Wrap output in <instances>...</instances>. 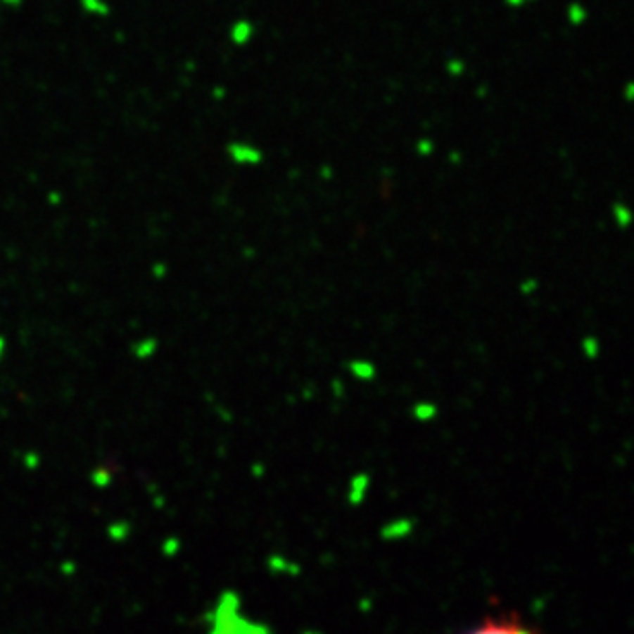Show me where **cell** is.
Masks as SVG:
<instances>
[{
	"mask_svg": "<svg viewBox=\"0 0 634 634\" xmlns=\"http://www.w3.org/2000/svg\"><path fill=\"white\" fill-rule=\"evenodd\" d=\"M466 634H535L529 626H525L521 620L509 616V618H493L484 624L476 626L474 630Z\"/></svg>",
	"mask_w": 634,
	"mask_h": 634,
	"instance_id": "cell-1",
	"label": "cell"
},
{
	"mask_svg": "<svg viewBox=\"0 0 634 634\" xmlns=\"http://www.w3.org/2000/svg\"><path fill=\"white\" fill-rule=\"evenodd\" d=\"M229 157L239 165H258L262 161V153L258 148H251L246 144H233L229 146Z\"/></svg>",
	"mask_w": 634,
	"mask_h": 634,
	"instance_id": "cell-2",
	"label": "cell"
},
{
	"mask_svg": "<svg viewBox=\"0 0 634 634\" xmlns=\"http://www.w3.org/2000/svg\"><path fill=\"white\" fill-rule=\"evenodd\" d=\"M348 371H350V375L360 381V383H371L375 377H377V367L371 362V360H364V359H357V360H350L348 362Z\"/></svg>",
	"mask_w": 634,
	"mask_h": 634,
	"instance_id": "cell-3",
	"label": "cell"
},
{
	"mask_svg": "<svg viewBox=\"0 0 634 634\" xmlns=\"http://www.w3.org/2000/svg\"><path fill=\"white\" fill-rule=\"evenodd\" d=\"M157 350H159V342H157V338H151V336L140 338L138 342L132 344V355L138 360H146L151 359V357H155Z\"/></svg>",
	"mask_w": 634,
	"mask_h": 634,
	"instance_id": "cell-4",
	"label": "cell"
},
{
	"mask_svg": "<svg viewBox=\"0 0 634 634\" xmlns=\"http://www.w3.org/2000/svg\"><path fill=\"white\" fill-rule=\"evenodd\" d=\"M412 418L416 422H431V420H435L437 416H439V406L435 404V402H426V400H422V402H416L412 406Z\"/></svg>",
	"mask_w": 634,
	"mask_h": 634,
	"instance_id": "cell-5",
	"label": "cell"
},
{
	"mask_svg": "<svg viewBox=\"0 0 634 634\" xmlns=\"http://www.w3.org/2000/svg\"><path fill=\"white\" fill-rule=\"evenodd\" d=\"M566 21H569V25H573V27H581V25H585L587 23V19H589V11H587V6L583 4V2H571L569 6H566Z\"/></svg>",
	"mask_w": 634,
	"mask_h": 634,
	"instance_id": "cell-6",
	"label": "cell"
},
{
	"mask_svg": "<svg viewBox=\"0 0 634 634\" xmlns=\"http://www.w3.org/2000/svg\"><path fill=\"white\" fill-rule=\"evenodd\" d=\"M611 215L616 217V221L620 227H628L630 222H633V210L626 206V204H614V208H611Z\"/></svg>",
	"mask_w": 634,
	"mask_h": 634,
	"instance_id": "cell-7",
	"label": "cell"
},
{
	"mask_svg": "<svg viewBox=\"0 0 634 634\" xmlns=\"http://www.w3.org/2000/svg\"><path fill=\"white\" fill-rule=\"evenodd\" d=\"M581 346H583V350H585V355H587L589 359H595V357L600 355V342H597V338H593V336L585 338V340L581 342Z\"/></svg>",
	"mask_w": 634,
	"mask_h": 634,
	"instance_id": "cell-8",
	"label": "cell"
},
{
	"mask_svg": "<svg viewBox=\"0 0 634 634\" xmlns=\"http://www.w3.org/2000/svg\"><path fill=\"white\" fill-rule=\"evenodd\" d=\"M502 2H505V6L511 8V11H521V8L529 6V4H533V2H538V0H502Z\"/></svg>",
	"mask_w": 634,
	"mask_h": 634,
	"instance_id": "cell-9",
	"label": "cell"
}]
</instances>
